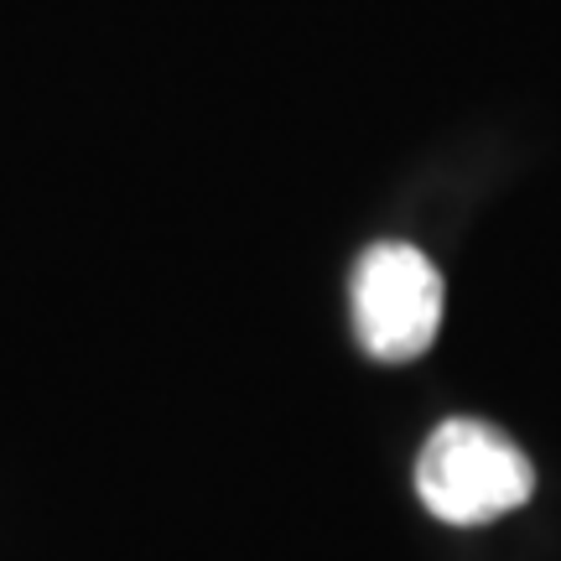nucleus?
Returning <instances> with one entry per match:
<instances>
[{
    "instance_id": "nucleus-1",
    "label": "nucleus",
    "mask_w": 561,
    "mask_h": 561,
    "mask_svg": "<svg viewBox=\"0 0 561 561\" xmlns=\"http://www.w3.org/2000/svg\"><path fill=\"white\" fill-rule=\"evenodd\" d=\"M416 494L447 525H489L536 494V468L489 421L453 416L421 447Z\"/></svg>"
},
{
    "instance_id": "nucleus-2",
    "label": "nucleus",
    "mask_w": 561,
    "mask_h": 561,
    "mask_svg": "<svg viewBox=\"0 0 561 561\" xmlns=\"http://www.w3.org/2000/svg\"><path fill=\"white\" fill-rule=\"evenodd\" d=\"M354 333L380 364L421 359L442 328V271L416 244H369L354 265Z\"/></svg>"
}]
</instances>
